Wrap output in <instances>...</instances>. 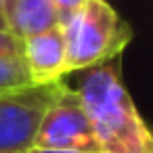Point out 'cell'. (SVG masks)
I'll return each mask as SVG.
<instances>
[{
    "mask_svg": "<svg viewBox=\"0 0 153 153\" xmlns=\"http://www.w3.org/2000/svg\"><path fill=\"white\" fill-rule=\"evenodd\" d=\"M84 2H86V0H55V7H57V11H59V21H61V25H63Z\"/></svg>",
    "mask_w": 153,
    "mask_h": 153,
    "instance_id": "9c48e42d",
    "label": "cell"
},
{
    "mask_svg": "<svg viewBox=\"0 0 153 153\" xmlns=\"http://www.w3.org/2000/svg\"><path fill=\"white\" fill-rule=\"evenodd\" d=\"M0 57L23 59V42L17 36H13L9 30H0Z\"/></svg>",
    "mask_w": 153,
    "mask_h": 153,
    "instance_id": "ba28073f",
    "label": "cell"
},
{
    "mask_svg": "<svg viewBox=\"0 0 153 153\" xmlns=\"http://www.w3.org/2000/svg\"><path fill=\"white\" fill-rule=\"evenodd\" d=\"M23 42V63L34 86L59 82L67 74L65 42L61 25L30 36Z\"/></svg>",
    "mask_w": 153,
    "mask_h": 153,
    "instance_id": "5b68a950",
    "label": "cell"
},
{
    "mask_svg": "<svg viewBox=\"0 0 153 153\" xmlns=\"http://www.w3.org/2000/svg\"><path fill=\"white\" fill-rule=\"evenodd\" d=\"M23 153H101V151H80V149H38V147H27Z\"/></svg>",
    "mask_w": 153,
    "mask_h": 153,
    "instance_id": "30bf717a",
    "label": "cell"
},
{
    "mask_svg": "<svg viewBox=\"0 0 153 153\" xmlns=\"http://www.w3.org/2000/svg\"><path fill=\"white\" fill-rule=\"evenodd\" d=\"M0 30H9V25H7V11H4L2 2H0Z\"/></svg>",
    "mask_w": 153,
    "mask_h": 153,
    "instance_id": "8fae6325",
    "label": "cell"
},
{
    "mask_svg": "<svg viewBox=\"0 0 153 153\" xmlns=\"http://www.w3.org/2000/svg\"><path fill=\"white\" fill-rule=\"evenodd\" d=\"M67 71L92 69L117 57L132 40V30L105 0L86 2L61 25Z\"/></svg>",
    "mask_w": 153,
    "mask_h": 153,
    "instance_id": "7a4b0ae2",
    "label": "cell"
},
{
    "mask_svg": "<svg viewBox=\"0 0 153 153\" xmlns=\"http://www.w3.org/2000/svg\"><path fill=\"white\" fill-rule=\"evenodd\" d=\"M0 153H15V151H0Z\"/></svg>",
    "mask_w": 153,
    "mask_h": 153,
    "instance_id": "4fadbf2b",
    "label": "cell"
},
{
    "mask_svg": "<svg viewBox=\"0 0 153 153\" xmlns=\"http://www.w3.org/2000/svg\"><path fill=\"white\" fill-rule=\"evenodd\" d=\"M7 25L13 36L25 40L61 25L55 0H11L7 4Z\"/></svg>",
    "mask_w": 153,
    "mask_h": 153,
    "instance_id": "8992f818",
    "label": "cell"
},
{
    "mask_svg": "<svg viewBox=\"0 0 153 153\" xmlns=\"http://www.w3.org/2000/svg\"><path fill=\"white\" fill-rule=\"evenodd\" d=\"M65 90L67 86L59 80L0 97V151L23 153L32 145L44 111Z\"/></svg>",
    "mask_w": 153,
    "mask_h": 153,
    "instance_id": "3957f363",
    "label": "cell"
},
{
    "mask_svg": "<svg viewBox=\"0 0 153 153\" xmlns=\"http://www.w3.org/2000/svg\"><path fill=\"white\" fill-rule=\"evenodd\" d=\"M76 92L103 153H153V136L113 65L88 69Z\"/></svg>",
    "mask_w": 153,
    "mask_h": 153,
    "instance_id": "6da1fadb",
    "label": "cell"
},
{
    "mask_svg": "<svg viewBox=\"0 0 153 153\" xmlns=\"http://www.w3.org/2000/svg\"><path fill=\"white\" fill-rule=\"evenodd\" d=\"M30 147L101 151L90 117L86 115L76 90L67 86V90L44 111Z\"/></svg>",
    "mask_w": 153,
    "mask_h": 153,
    "instance_id": "277c9868",
    "label": "cell"
},
{
    "mask_svg": "<svg viewBox=\"0 0 153 153\" xmlns=\"http://www.w3.org/2000/svg\"><path fill=\"white\" fill-rule=\"evenodd\" d=\"M0 2H2V4H4V11H7V4L11 2V0H0Z\"/></svg>",
    "mask_w": 153,
    "mask_h": 153,
    "instance_id": "7c38bea8",
    "label": "cell"
},
{
    "mask_svg": "<svg viewBox=\"0 0 153 153\" xmlns=\"http://www.w3.org/2000/svg\"><path fill=\"white\" fill-rule=\"evenodd\" d=\"M34 86L27 74L23 59H4L0 57V97H7L19 90Z\"/></svg>",
    "mask_w": 153,
    "mask_h": 153,
    "instance_id": "52a82bcc",
    "label": "cell"
}]
</instances>
